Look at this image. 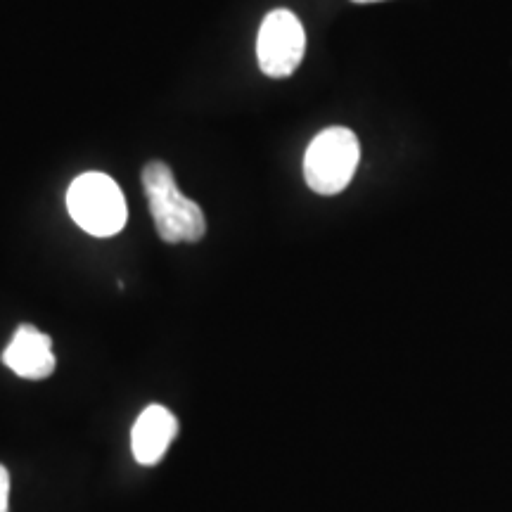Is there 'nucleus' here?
Listing matches in <instances>:
<instances>
[{"label": "nucleus", "mask_w": 512, "mask_h": 512, "mask_svg": "<svg viewBox=\"0 0 512 512\" xmlns=\"http://www.w3.org/2000/svg\"><path fill=\"white\" fill-rule=\"evenodd\" d=\"M178 422L174 413L164 406H147L138 415L136 425L131 432V448L133 458L140 465H157L166 456L171 441L176 439Z\"/></svg>", "instance_id": "nucleus-6"}, {"label": "nucleus", "mask_w": 512, "mask_h": 512, "mask_svg": "<svg viewBox=\"0 0 512 512\" xmlns=\"http://www.w3.org/2000/svg\"><path fill=\"white\" fill-rule=\"evenodd\" d=\"M10 472L0 465V512H10Z\"/></svg>", "instance_id": "nucleus-7"}, {"label": "nucleus", "mask_w": 512, "mask_h": 512, "mask_svg": "<svg viewBox=\"0 0 512 512\" xmlns=\"http://www.w3.org/2000/svg\"><path fill=\"white\" fill-rule=\"evenodd\" d=\"M306 53L304 24L290 10L268 12L256 34V60L271 79H287L297 72Z\"/></svg>", "instance_id": "nucleus-4"}, {"label": "nucleus", "mask_w": 512, "mask_h": 512, "mask_svg": "<svg viewBox=\"0 0 512 512\" xmlns=\"http://www.w3.org/2000/svg\"><path fill=\"white\" fill-rule=\"evenodd\" d=\"M361 162V145L354 131L332 126L311 140L304 155L306 185L318 195H337L354 178Z\"/></svg>", "instance_id": "nucleus-3"}, {"label": "nucleus", "mask_w": 512, "mask_h": 512, "mask_svg": "<svg viewBox=\"0 0 512 512\" xmlns=\"http://www.w3.org/2000/svg\"><path fill=\"white\" fill-rule=\"evenodd\" d=\"M3 363L24 380H46L55 373L53 339L36 325H19L3 351Z\"/></svg>", "instance_id": "nucleus-5"}, {"label": "nucleus", "mask_w": 512, "mask_h": 512, "mask_svg": "<svg viewBox=\"0 0 512 512\" xmlns=\"http://www.w3.org/2000/svg\"><path fill=\"white\" fill-rule=\"evenodd\" d=\"M140 181H143L159 238L169 245H183V242H200L207 235V219H204L202 207L178 190L169 164L152 159L143 166Z\"/></svg>", "instance_id": "nucleus-1"}, {"label": "nucleus", "mask_w": 512, "mask_h": 512, "mask_svg": "<svg viewBox=\"0 0 512 512\" xmlns=\"http://www.w3.org/2000/svg\"><path fill=\"white\" fill-rule=\"evenodd\" d=\"M354 3H377V0H354Z\"/></svg>", "instance_id": "nucleus-8"}, {"label": "nucleus", "mask_w": 512, "mask_h": 512, "mask_svg": "<svg viewBox=\"0 0 512 512\" xmlns=\"http://www.w3.org/2000/svg\"><path fill=\"white\" fill-rule=\"evenodd\" d=\"M67 209L76 226L95 238H112L126 226L128 207L114 178L88 171L67 190Z\"/></svg>", "instance_id": "nucleus-2"}]
</instances>
